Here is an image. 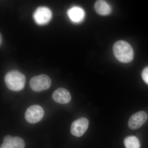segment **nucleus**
<instances>
[{
	"label": "nucleus",
	"instance_id": "obj_2",
	"mask_svg": "<svg viewBox=\"0 0 148 148\" xmlns=\"http://www.w3.org/2000/svg\"><path fill=\"white\" fill-rule=\"evenodd\" d=\"M26 77L20 72L12 71L8 72L5 77V82L10 90L20 91L24 88L26 83Z\"/></svg>",
	"mask_w": 148,
	"mask_h": 148
},
{
	"label": "nucleus",
	"instance_id": "obj_4",
	"mask_svg": "<svg viewBox=\"0 0 148 148\" xmlns=\"http://www.w3.org/2000/svg\"><path fill=\"white\" fill-rule=\"evenodd\" d=\"M44 114L42 108L38 105H33L27 108L25 118L30 123H36L42 119Z\"/></svg>",
	"mask_w": 148,
	"mask_h": 148
},
{
	"label": "nucleus",
	"instance_id": "obj_12",
	"mask_svg": "<svg viewBox=\"0 0 148 148\" xmlns=\"http://www.w3.org/2000/svg\"><path fill=\"white\" fill-rule=\"evenodd\" d=\"M125 146L126 148H140V143L138 138L135 136H131L125 139Z\"/></svg>",
	"mask_w": 148,
	"mask_h": 148
},
{
	"label": "nucleus",
	"instance_id": "obj_8",
	"mask_svg": "<svg viewBox=\"0 0 148 148\" xmlns=\"http://www.w3.org/2000/svg\"><path fill=\"white\" fill-rule=\"evenodd\" d=\"M25 147V142L22 138L7 135L4 138L0 148H24Z\"/></svg>",
	"mask_w": 148,
	"mask_h": 148
},
{
	"label": "nucleus",
	"instance_id": "obj_7",
	"mask_svg": "<svg viewBox=\"0 0 148 148\" xmlns=\"http://www.w3.org/2000/svg\"><path fill=\"white\" fill-rule=\"evenodd\" d=\"M148 119L147 114L144 111H140L132 114L128 121L130 129L136 130L141 127Z\"/></svg>",
	"mask_w": 148,
	"mask_h": 148
},
{
	"label": "nucleus",
	"instance_id": "obj_1",
	"mask_svg": "<svg viewBox=\"0 0 148 148\" xmlns=\"http://www.w3.org/2000/svg\"><path fill=\"white\" fill-rule=\"evenodd\" d=\"M113 50L116 58L122 63H129L134 58L133 49L125 41L119 40L115 43Z\"/></svg>",
	"mask_w": 148,
	"mask_h": 148
},
{
	"label": "nucleus",
	"instance_id": "obj_13",
	"mask_svg": "<svg viewBox=\"0 0 148 148\" xmlns=\"http://www.w3.org/2000/svg\"><path fill=\"white\" fill-rule=\"evenodd\" d=\"M142 77L143 80L148 84V67L143 70L142 72Z\"/></svg>",
	"mask_w": 148,
	"mask_h": 148
},
{
	"label": "nucleus",
	"instance_id": "obj_11",
	"mask_svg": "<svg viewBox=\"0 0 148 148\" xmlns=\"http://www.w3.org/2000/svg\"><path fill=\"white\" fill-rule=\"evenodd\" d=\"M95 9L96 12L100 15H108L111 13L112 8L106 1L99 0L96 1L95 4Z\"/></svg>",
	"mask_w": 148,
	"mask_h": 148
},
{
	"label": "nucleus",
	"instance_id": "obj_9",
	"mask_svg": "<svg viewBox=\"0 0 148 148\" xmlns=\"http://www.w3.org/2000/svg\"><path fill=\"white\" fill-rule=\"evenodd\" d=\"M52 97L53 101L61 104H67L71 100V96L69 90L62 88L55 90Z\"/></svg>",
	"mask_w": 148,
	"mask_h": 148
},
{
	"label": "nucleus",
	"instance_id": "obj_3",
	"mask_svg": "<svg viewBox=\"0 0 148 148\" xmlns=\"http://www.w3.org/2000/svg\"><path fill=\"white\" fill-rule=\"evenodd\" d=\"M51 83L49 77L42 74L32 78L29 84L32 90L36 92H40L48 89L51 86Z\"/></svg>",
	"mask_w": 148,
	"mask_h": 148
},
{
	"label": "nucleus",
	"instance_id": "obj_6",
	"mask_svg": "<svg viewBox=\"0 0 148 148\" xmlns=\"http://www.w3.org/2000/svg\"><path fill=\"white\" fill-rule=\"evenodd\" d=\"M52 17V12L49 8L45 7H40L35 11L34 18L35 22L40 25L47 24Z\"/></svg>",
	"mask_w": 148,
	"mask_h": 148
},
{
	"label": "nucleus",
	"instance_id": "obj_10",
	"mask_svg": "<svg viewBox=\"0 0 148 148\" xmlns=\"http://www.w3.org/2000/svg\"><path fill=\"white\" fill-rule=\"evenodd\" d=\"M68 16L74 23H79L82 21L85 17L84 11L79 7L75 6L68 11Z\"/></svg>",
	"mask_w": 148,
	"mask_h": 148
},
{
	"label": "nucleus",
	"instance_id": "obj_5",
	"mask_svg": "<svg viewBox=\"0 0 148 148\" xmlns=\"http://www.w3.org/2000/svg\"><path fill=\"white\" fill-rule=\"evenodd\" d=\"M89 121L84 117L80 118L72 123L71 127V133L77 137L82 136L88 128Z\"/></svg>",
	"mask_w": 148,
	"mask_h": 148
}]
</instances>
